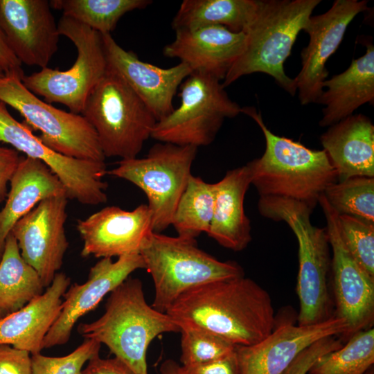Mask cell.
Listing matches in <instances>:
<instances>
[{
	"instance_id": "25",
	"label": "cell",
	"mask_w": 374,
	"mask_h": 374,
	"mask_svg": "<svg viewBox=\"0 0 374 374\" xmlns=\"http://www.w3.org/2000/svg\"><path fill=\"white\" fill-rule=\"evenodd\" d=\"M365 53L353 59L344 72L326 80L317 103L325 106L321 127L331 126L351 116L360 106L374 102V46L364 42Z\"/></svg>"
},
{
	"instance_id": "23",
	"label": "cell",
	"mask_w": 374,
	"mask_h": 374,
	"mask_svg": "<svg viewBox=\"0 0 374 374\" xmlns=\"http://www.w3.org/2000/svg\"><path fill=\"white\" fill-rule=\"evenodd\" d=\"M320 141L337 181L353 177H374V125L362 114L330 126Z\"/></svg>"
},
{
	"instance_id": "15",
	"label": "cell",
	"mask_w": 374,
	"mask_h": 374,
	"mask_svg": "<svg viewBox=\"0 0 374 374\" xmlns=\"http://www.w3.org/2000/svg\"><path fill=\"white\" fill-rule=\"evenodd\" d=\"M368 1L336 0L326 12L311 16L303 31L308 46L301 53V69L294 79L299 100L306 105L317 102L328 71L326 64L341 44L353 19L368 8Z\"/></svg>"
},
{
	"instance_id": "14",
	"label": "cell",
	"mask_w": 374,
	"mask_h": 374,
	"mask_svg": "<svg viewBox=\"0 0 374 374\" xmlns=\"http://www.w3.org/2000/svg\"><path fill=\"white\" fill-rule=\"evenodd\" d=\"M66 194L47 197L13 226L24 260L38 274L44 288L60 269L69 242L65 233Z\"/></svg>"
},
{
	"instance_id": "34",
	"label": "cell",
	"mask_w": 374,
	"mask_h": 374,
	"mask_svg": "<svg viewBox=\"0 0 374 374\" xmlns=\"http://www.w3.org/2000/svg\"><path fill=\"white\" fill-rule=\"evenodd\" d=\"M341 237L354 259L374 277V223L338 215Z\"/></svg>"
},
{
	"instance_id": "36",
	"label": "cell",
	"mask_w": 374,
	"mask_h": 374,
	"mask_svg": "<svg viewBox=\"0 0 374 374\" xmlns=\"http://www.w3.org/2000/svg\"><path fill=\"white\" fill-rule=\"evenodd\" d=\"M342 345L337 336L323 338L302 351L282 374H308L312 366L321 356Z\"/></svg>"
},
{
	"instance_id": "10",
	"label": "cell",
	"mask_w": 374,
	"mask_h": 374,
	"mask_svg": "<svg viewBox=\"0 0 374 374\" xmlns=\"http://www.w3.org/2000/svg\"><path fill=\"white\" fill-rule=\"evenodd\" d=\"M60 35L75 45L78 56L68 70L46 67L24 75V86L48 103L67 107L71 112L81 114L87 99L107 70L101 34L65 16L57 24Z\"/></svg>"
},
{
	"instance_id": "9",
	"label": "cell",
	"mask_w": 374,
	"mask_h": 374,
	"mask_svg": "<svg viewBox=\"0 0 374 374\" xmlns=\"http://www.w3.org/2000/svg\"><path fill=\"white\" fill-rule=\"evenodd\" d=\"M197 148L158 143L143 158L121 159L107 174L127 180L144 192L151 213L153 231L172 224L178 202L192 175Z\"/></svg>"
},
{
	"instance_id": "37",
	"label": "cell",
	"mask_w": 374,
	"mask_h": 374,
	"mask_svg": "<svg viewBox=\"0 0 374 374\" xmlns=\"http://www.w3.org/2000/svg\"><path fill=\"white\" fill-rule=\"evenodd\" d=\"M0 374H32L31 355L28 351L0 344Z\"/></svg>"
},
{
	"instance_id": "31",
	"label": "cell",
	"mask_w": 374,
	"mask_h": 374,
	"mask_svg": "<svg viewBox=\"0 0 374 374\" xmlns=\"http://www.w3.org/2000/svg\"><path fill=\"white\" fill-rule=\"evenodd\" d=\"M374 364V329L351 336L340 348L321 356L308 374H364Z\"/></svg>"
},
{
	"instance_id": "24",
	"label": "cell",
	"mask_w": 374,
	"mask_h": 374,
	"mask_svg": "<svg viewBox=\"0 0 374 374\" xmlns=\"http://www.w3.org/2000/svg\"><path fill=\"white\" fill-rule=\"evenodd\" d=\"M213 184V213L207 235L226 249L242 251L251 240L250 221L244 208L251 184L249 168L246 164L228 170Z\"/></svg>"
},
{
	"instance_id": "19",
	"label": "cell",
	"mask_w": 374,
	"mask_h": 374,
	"mask_svg": "<svg viewBox=\"0 0 374 374\" xmlns=\"http://www.w3.org/2000/svg\"><path fill=\"white\" fill-rule=\"evenodd\" d=\"M107 69L120 75L152 112L157 121L173 109L172 100L182 82L192 73L186 64L164 69L139 60L119 46L111 34H101Z\"/></svg>"
},
{
	"instance_id": "17",
	"label": "cell",
	"mask_w": 374,
	"mask_h": 374,
	"mask_svg": "<svg viewBox=\"0 0 374 374\" xmlns=\"http://www.w3.org/2000/svg\"><path fill=\"white\" fill-rule=\"evenodd\" d=\"M346 330V322L335 315L312 325L286 322L274 326L260 341L236 347L240 374H282L305 348L323 338L342 335Z\"/></svg>"
},
{
	"instance_id": "40",
	"label": "cell",
	"mask_w": 374,
	"mask_h": 374,
	"mask_svg": "<svg viewBox=\"0 0 374 374\" xmlns=\"http://www.w3.org/2000/svg\"><path fill=\"white\" fill-rule=\"evenodd\" d=\"M21 157L16 150L0 146V202L7 195V184L15 172Z\"/></svg>"
},
{
	"instance_id": "11",
	"label": "cell",
	"mask_w": 374,
	"mask_h": 374,
	"mask_svg": "<svg viewBox=\"0 0 374 374\" xmlns=\"http://www.w3.org/2000/svg\"><path fill=\"white\" fill-rule=\"evenodd\" d=\"M0 102L17 110L26 125L40 132L39 139L53 150L75 159L105 162L97 134L84 117L41 100L19 77L0 78Z\"/></svg>"
},
{
	"instance_id": "5",
	"label": "cell",
	"mask_w": 374,
	"mask_h": 374,
	"mask_svg": "<svg viewBox=\"0 0 374 374\" xmlns=\"http://www.w3.org/2000/svg\"><path fill=\"white\" fill-rule=\"evenodd\" d=\"M258 206L262 216L272 220L285 222L297 240L298 325H312L328 319L332 317L328 287L331 259L330 245L326 228L314 226L310 221L312 210L305 204L296 200L260 197Z\"/></svg>"
},
{
	"instance_id": "27",
	"label": "cell",
	"mask_w": 374,
	"mask_h": 374,
	"mask_svg": "<svg viewBox=\"0 0 374 374\" xmlns=\"http://www.w3.org/2000/svg\"><path fill=\"white\" fill-rule=\"evenodd\" d=\"M259 0H184L172 21L175 30L222 26L244 33L253 21Z\"/></svg>"
},
{
	"instance_id": "2",
	"label": "cell",
	"mask_w": 374,
	"mask_h": 374,
	"mask_svg": "<svg viewBox=\"0 0 374 374\" xmlns=\"http://www.w3.org/2000/svg\"><path fill=\"white\" fill-rule=\"evenodd\" d=\"M242 112L256 122L265 139L263 154L247 164L260 197L296 200L313 211L326 188L338 180L325 151L274 134L255 107H242Z\"/></svg>"
},
{
	"instance_id": "1",
	"label": "cell",
	"mask_w": 374,
	"mask_h": 374,
	"mask_svg": "<svg viewBox=\"0 0 374 374\" xmlns=\"http://www.w3.org/2000/svg\"><path fill=\"white\" fill-rule=\"evenodd\" d=\"M166 313L180 330H202L237 346L260 341L276 324L269 293L244 276L191 289L181 295Z\"/></svg>"
},
{
	"instance_id": "16",
	"label": "cell",
	"mask_w": 374,
	"mask_h": 374,
	"mask_svg": "<svg viewBox=\"0 0 374 374\" xmlns=\"http://www.w3.org/2000/svg\"><path fill=\"white\" fill-rule=\"evenodd\" d=\"M47 0H0V27L22 64L48 67L60 34Z\"/></svg>"
},
{
	"instance_id": "6",
	"label": "cell",
	"mask_w": 374,
	"mask_h": 374,
	"mask_svg": "<svg viewBox=\"0 0 374 374\" xmlns=\"http://www.w3.org/2000/svg\"><path fill=\"white\" fill-rule=\"evenodd\" d=\"M145 269L152 276L154 297L152 306L166 312L184 293L213 281L244 276L233 261H220L200 249L196 239L152 232L140 251Z\"/></svg>"
},
{
	"instance_id": "42",
	"label": "cell",
	"mask_w": 374,
	"mask_h": 374,
	"mask_svg": "<svg viewBox=\"0 0 374 374\" xmlns=\"http://www.w3.org/2000/svg\"><path fill=\"white\" fill-rule=\"evenodd\" d=\"M159 374H186L181 365L172 359L164 361L160 366Z\"/></svg>"
},
{
	"instance_id": "29",
	"label": "cell",
	"mask_w": 374,
	"mask_h": 374,
	"mask_svg": "<svg viewBox=\"0 0 374 374\" xmlns=\"http://www.w3.org/2000/svg\"><path fill=\"white\" fill-rule=\"evenodd\" d=\"M213 206L214 184L192 175L172 217L171 225L177 235L195 239L202 233H208Z\"/></svg>"
},
{
	"instance_id": "12",
	"label": "cell",
	"mask_w": 374,
	"mask_h": 374,
	"mask_svg": "<svg viewBox=\"0 0 374 374\" xmlns=\"http://www.w3.org/2000/svg\"><path fill=\"white\" fill-rule=\"evenodd\" d=\"M0 142L7 143L26 157L39 160L58 178L68 199L86 205L105 203L107 184L105 162L83 160L60 154L45 145L24 122L10 114L0 102Z\"/></svg>"
},
{
	"instance_id": "4",
	"label": "cell",
	"mask_w": 374,
	"mask_h": 374,
	"mask_svg": "<svg viewBox=\"0 0 374 374\" xmlns=\"http://www.w3.org/2000/svg\"><path fill=\"white\" fill-rule=\"evenodd\" d=\"M321 0H259L256 14L245 30L246 46L222 83L228 87L240 77L266 73L292 96L294 79L284 71L299 33L303 30Z\"/></svg>"
},
{
	"instance_id": "41",
	"label": "cell",
	"mask_w": 374,
	"mask_h": 374,
	"mask_svg": "<svg viewBox=\"0 0 374 374\" xmlns=\"http://www.w3.org/2000/svg\"><path fill=\"white\" fill-rule=\"evenodd\" d=\"M0 68L5 75H15L20 78L25 75L21 63L10 48L0 27Z\"/></svg>"
},
{
	"instance_id": "44",
	"label": "cell",
	"mask_w": 374,
	"mask_h": 374,
	"mask_svg": "<svg viewBox=\"0 0 374 374\" xmlns=\"http://www.w3.org/2000/svg\"><path fill=\"white\" fill-rule=\"evenodd\" d=\"M5 74L3 73V71H2V69L0 68V78L3 76Z\"/></svg>"
},
{
	"instance_id": "22",
	"label": "cell",
	"mask_w": 374,
	"mask_h": 374,
	"mask_svg": "<svg viewBox=\"0 0 374 374\" xmlns=\"http://www.w3.org/2000/svg\"><path fill=\"white\" fill-rule=\"evenodd\" d=\"M71 283L64 273H57L46 291L19 310L0 319V344L41 353L43 341L58 318L64 293Z\"/></svg>"
},
{
	"instance_id": "13",
	"label": "cell",
	"mask_w": 374,
	"mask_h": 374,
	"mask_svg": "<svg viewBox=\"0 0 374 374\" xmlns=\"http://www.w3.org/2000/svg\"><path fill=\"white\" fill-rule=\"evenodd\" d=\"M319 204L323 211L330 247L335 316L346 323L341 335L348 340L354 334L372 328L374 321V277L354 259L339 233L338 214L322 195Z\"/></svg>"
},
{
	"instance_id": "7",
	"label": "cell",
	"mask_w": 374,
	"mask_h": 374,
	"mask_svg": "<svg viewBox=\"0 0 374 374\" xmlns=\"http://www.w3.org/2000/svg\"><path fill=\"white\" fill-rule=\"evenodd\" d=\"M95 130L105 157H137L157 122L117 73L107 70L88 96L81 114Z\"/></svg>"
},
{
	"instance_id": "38",
	"label": "cell",
	"mask_w": 374,
	"mask_h": 374,
	"mask_svg": "<svg viewBox=\"0 0 374 374\" xmlns=\"http://www.w3.org/2000/svg\"><path fill=\"white\" fill-rule=\"evenodd\" d=\"M182 367L186 374H240L236 350L232 354L215 361Z\"/></svg>"
},
{
	"instance_id": "35",
	"label": "cell",
	"mask_w": 374,
	"mask_h": 374,
	"mask_svg": "<svg viewBox=\"0 0 374 374\" xmlns=\"http://www.w3.org/2000/svg\"><path fill=\"white\" fill-rule=\"evenodd\" d=\"M100 346L93 339H85L64 356L48 357L41 353L31 355L32 374H82L89 359L99 353Z\"/></svg>"
},
{
	"instance_id": "18",
	"label": "cell",
	"mask_w": 374,
	"mask_h": 374,
	"mask_svg": "<svg viewBox=\"0 0 374 374\" xmlns=\"http://www.w3.org/2000/svg\"><path fill=\"white\" fill-rule=\"evenodd\" d=\"M139 269H145V265L137 253L119 256L115 262L110 258L98 261L85 283H75L64 293L60 315L43 341V349L66 344L78 319Z\"/></svg>"
},
{
	"instance_id": "39",
	"label": "cell",
	"mask_w": 374,
	"mask_h": 374,
	"mask_svg": "<svg viewBox=\"0 0 374 374\" xmlns=\"http://www.w3.org/2000/svg\"><path fill=\"white\" fill-rule=\"evenodd\" d=\"M82 374H135L121 359L114 357L102 358L99 353L93 355L87 362Z\"/></svg>"
},
{
	"instance_id": "43",
	"label": "cell",
	"mask_w": 374,
	"mask_h": 374,
	"mask_svg": "<svg viewBox=\"0 0 374 374\" xmlns=\"http://www.w3.org/2000/svg\"><path fill=\"white\" fill-rule=\"evenodd\" d=\"M364 374H374L373 367L370 368L368 371H366Z\"/></svg>"
},
{
	"instance_id": "3",
	"label": "cell",
	"mask_w": 374,
	"mask_h": 374,
	"mask_svg": "<svg viewBox=\"0 0 374 374\" xmlns=\"http://www.w3.org/2000/svg\"><path fill=\"white\" fill-rule=\"evenodd\" d=\"M78 332L104 344L135 374H148L146 355L152 341L163 333L179 332L180 328L147 303L141 280L128 278L110 292L104 314L80 323Z\"/></svg>"
},
{
	"instance_id": "8",
	"label": "cell",
	"mask_w": 374,
	"mask_h": 374,
	"mask_svg": "<svg viewBox=\"0 0 374 374\" xmlns=\"http://www.w3.org/2000/svg\"><path fill=\"white\" fill-rule=\"evenodd\" d=\"M220 81L208 73L192 71L179 87V106L156 123L151 137L178 145L211 144L224 119L242 112Z\"/></svg>"
},
{
	"instance_id": "33",
	"label": "cell",
	"mask_w": 374,
	"mask_h": 374,
	"mask_svg": "<svg viewBox=\"0 0 374 374\" xmlns=\"http://www.w3.org/2000/svg\"><path fill=\"white\" fill-rule=\"evenodd\" d=\"M181 365L188 367L217 360L234 353L237 346L206 331L181 328Z\"/></svg>"
},
{
	"instance_id": "21",
	"label": "cell",
	"mask_w": 374,
	"mask_h": 374,
	"mask_svg": "<svg viewBox=\"0 0 374 374\" xmlns=\"http://www.w3.org/2000/svg\"><path fill=\"white\" fill-rule=\"evenodd\" d=\"M175 31L174 40L164 46L163 55L177 58L193 71H201L223 80L243 53L246 35L222 26Z\"/></svg>"
},
{
	"instance_id": "32",
	"label": "cell",
	"mask_w": 374,
	"mask_h": 374,
	"mask_svg": "<svg viewBox=\"0 0 374 374\" xmlns=\"http://www.w3.org/2000/svg\"><path fill=\"white\" fill-rule=\"evenodd\" d=\"M338 215L374 223V177H353L329 185L323 193Z\"/></svg>"
},
{
	"instance_id": "28",
	"label": "cell",
	"mask_w": 374,
	"mask_h": 374,
	"mask_svg": "<svg viewBox=\"0 0 374 374\" xmlns=\"http://www.w3.org/2000/svg\"><path fill=\"white\" fill-rule=\"evenodd\" d=\"M44 289L38 274L24 260L10 232L0 260V319L23 308Z\"/></svg>"
},
{
	"instance_id": "26",
	"label": "cell",
	"mask_w": 374,
	"mask_h": 374,
	"mask_svg": "<svg viewBox=\"0 0 374 374\" xmlns=\"http://www.w3.org/2000/svg\"><path fill=\"white\" fill-rule=\"evenodd\" d=\"M10 183L6 202L0 210V260L15 224L42 200L66 194L60 181L44 163L28 157H21Z\"/></svg>"
},
{
	"instance_id": "20",
	"label": "cell",
	"mask_w": 374,
	"mask_h": 374,
	"mask_svg": "<svg viewBox=\"0 0 374 374\" xmlns=\"http://www.w3.org/2000/svg\"><path fill=\"white\" fill-rule=\"evenodd\" d=\"M82 240V257L110 258L139 251L153 232L151 213L147 204L132 211L107 206L77 221Z\"/></svg>"
},
{
	"instance_id": "30",
	"label": "cell",
	"mask_w": 374,
	"mask_h": 374,
	"mask_svg": "<svg viewBox=\"0 0 374 374\" xmlns=\"http://www.w3.org/2000/svg\"><path fill=\"white\" fill-rule=\"evenodd\" d=\"M149 0H53L51 6L100 34H111L127 12L144 9Z\"/></svg>"
}]
</instances>
